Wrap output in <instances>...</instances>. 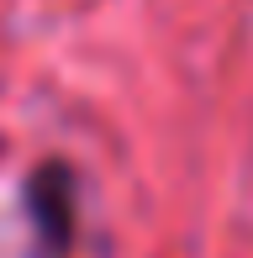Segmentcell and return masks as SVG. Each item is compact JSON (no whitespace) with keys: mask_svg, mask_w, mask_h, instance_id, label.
Masks as SVG:
<instances>
[{"mask_svg":"<svg viewBox=\"0 0 253 258\" xmlns=\"http://www.w3.org/2000/svg\"><path fill=\"white\" fill-rule=\"evenodd\" d=\"M27 216H32V232L48 253H64L74 242V227H79V184H74V169L64 158H48L37 163V174L27 179Z\"/></svg>","mask_w":253,"mask_h":258,"instance_id":"cell-1","label":"cell"}]
</instances>
